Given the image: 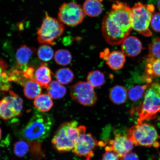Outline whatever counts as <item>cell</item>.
<instances>
[{
  "label": "cell",
  "instance_id": "15",
  "mask_svg": "<svg viewBox=\"0 0 160 160\" xmlns=\"http://www.w3.org/2000/svg\"><path fill=\"white\" fill-rule=\"evenodd\" d=\"M103 59L110 68L115 71L122 68L126 61L125 55L119 51L112 52Z\"/></svg>",
  "mask_w": 160,
  "mask_h": 160
},
{
  "label": "cell",
  "instance_id": "34",
  "mask_svg": "<svg viewBox=\"0 0 160 160\" xmlns=\"http://www.w3.org/2000/svg\"><path fill=\"white\" fill-rule=\"evenodd\" d=\"M122 160H139L137 154L133 152H129L122 158Z\"/></svg>",
  "mask_w": 160,
  "mask_h": 160
},
{
  "label": "cell",
  "instance_id": "33",
  "mask_svg": "<svg viewBox=\"0 0 160 160\" xmlns=\"http://www.w3.org/2000/svg\"><path fill=\"white\" fill-rule=\"evenodd\" d=\"M105 151L102 160H119V157L108 146L106 147Z\"/></svg>",
  "mask_w": 160,
  "mask_h": 160
},
{
  "label": "cell",
  "instance_id": "21",
  "mask_svg": "<svg viewBox=\"0 0 160 160\" xmlns=\"http://www.w3.org/2000/svg\"><path fill=\"white\" fill-rule=\"evenodd\" d=\"M34 104L39 111L45 112L49 111L53 106L52 98L47 94L40 95L35 99Z\"/></svg>",
  "mask_w": 160,
  "mask_h": 160
},
{
  "label": "cell",
  "instance_id": "19",
  "mask_svg": "<svg viewBox=\"0 0 160 160\" xmlns=\"http://www.w3.org/2000/svg\"><path fill=\"white\" fill-rule=\"evenodd\" d=\"M83 9L85 14L95 17L102 12L103 7L99 0H87L83 3Z\"/></svg>",
  "mask_w": 160,
  "mask_h": 160
},
{
  "label": "cell",
  "instance_id": "22",
  "mask_svg": "<svg viewBox=\"0 0 160 160\" xmlns=\"http://www.w3.org/2000/svg\"><path fill=\"white\" fill-rule=\"evenodd\" d=\"M47 90L50 97L55 99L62 98L67 93L66 88L57 81H53L50 83Z\"/></svg>",
  "mask_w": 160,
  "mask_h": 160
},
{
  "label": "cell",
  "instance_id": "36",
  "mask_svg": "<svg viewBox=\"0 0 160 160\" xmlns=\"http://www.w3.org/2000/svg\"><path fill=\"white\" fill-rule=\"evenodd\" d=\"M2 136V131L1 128H0V138H1Z\"/></svg>",
  "mask_w": 160,
  "mask_h": 160
},
{
  "label": "cell",
  "instance_id": "3",
  "mask_svg": "<svg viewBox=\"0 0 160 160\" xmlns=\"http://www.w3.org/2000/svg\"><path fill=\"white\" fill-rule=\"evenodd\" d=\"M53 123L51 115L47 113L36 112L21 132L25 140L40 142L48 137Z\"/></svg>",
  "mask_w": 160,
  "mask_h": 160
},
{
  "label": "cell",
  "instance_id": "28",
  "mask_svg": "<svg viewBox=\"0 0 160 160\" xmlns=\"http://www.w3.org/2000/svg\"><path fill=\"white\" fill-rule=\"evenodd\" d=\"M30 141L22 140L18 141L14 146L15 154L19 157H23L28 152L30 149Z\"/></svg>",
  "mask_w": 160,
  "mask_h": 160
},
{
  "label": "cell",
  "instance_id": "24",
  "mask_svg": "<svg viewBox=\"0 0 160 160\" xmlns=\"http://www.w3.org/2000/svg\"><path fill=\"white\" fill-rule=\"evenodd\" d=\"M7 65L0 58V91H8L11 87L8 76L7 72Z\"/></svg>",
  "mask_w": 160,
  "mask_h": 160
},
{
  "label": "cell",
  "instance_id": "12",
  "mask_svg": "<svg viewBox=\"0 0 160 160\" xmlns=\"http://www.w3.org/2000/svg\"><path fill=\"white\" fill-rule=\"evenodd\" d=\"M109 149L117 154L120 158L131 152L134 144L127 136L116 134L114 138L109 141Z\"/></svg>",
  "mask_w": 160,
  "mask_h": 160
},
{
  "label": "cell",
  "instance_id": "2",
  "mask_svg": "<svg viewBox=\"0 0 160 160\" xmlns=\"http://www.w3.org/2000/svg\"><path fill=\"white\" fill-rule=\"evenodd\" d=\"M86 132L85 126H79L77 121L67 122L60 126L52 139V143L58 151H69L73 150L79 136Z\"/></svg>",
  "mask_w": 160,
  "mask_h": 160
},
{
  "label": "cell",
  "instance_id": "11",
  "mask_svg": "<svg viewBox=\"0 0 160 160\" xmlns=\"http://www.w3.org/2000/svg\"><path fill=\"white\" fill-rule=\"evenodd\" d=\"M105 145L103 142H98L91 133L85 132L79 136L73 151L78 157H84L86 160H91L94 155L95 148L98 145Z\"/></svg>",
  "mask_w": 160,
  "mask_h": 160
},
{
  "label": "cell",
  "instance_id": "14",
  "mask_svg": "<svg viewBox=\"0 0 160 160\" xmlns=\"http://www.w3.org/2000/svg\"><path fill=\"white\" fill-rule=\"evenodd\" d=\"M36 50L26 45L21 46L16 54V67L17 69L22 71L27 69L28 64L31 58L35 52Z\"/></svg>",
  "mask_w": 160,
  "mask_h": 160
},
{
  "label": "cell",
  "instance_id": "5",
  "mask_svg": "<svg viewBox=\"0 0 160 160\" xmlns=\"http://www.w3.org/2000/svg\"><path fill=\"white\" fill-rule=\"evenodd\" d=\"M142 121L155 119L160 112V84L152 83L146 91L142 104L137 108Z\"/></svg>",
  "mask_w": 160,
  "mask_h": 160
},
{
  "label": "cell",
  "instance_id": "17",
  "mask_svg": "<svg viewBox=\"0 0 160 160\" xmlns=\"http://www.w3.org/2000/svg\"><path fill=\"white\" fill-rule=\"evenodd\" d=\"M160 77V59L148 58L143 79L146 82L152 83L153 78Z\"/></svg>",
  "mask_w": 160,
  "mask_h": 160
},
{
  "label": "cell",
  "instance_id": "1",
  "mask_svg": "<svg viewBox=\"0 0 160 160\" xmlns=\"http://www.w3.org/2000/svg\"><path fill=\"white\" fill-rule=\"evenodd\" d=\"M132 29L131 8L127 3L114 2L102 22V33L106 41L111 45L121 44Z\"/></svg>",
  "mask_w": 160,
  "mask_h": 160
},
{
  "label": "cell",
  "instance_id": "20",
  "mask_svg": "<svg viewBox=\"0 0 160 160\" xmlns=\"http://www.w3.org/2000/svg\"><path fill=\"white\" fill-rule=\"evenodd\" d=\"M23 86L24 93L28 98L35 99L41 94V87L35 80H29Z\"/></svg>",
  "mask_w": 160,
  "mask_h": 160
},
{
  "label": "cell",
  "instance_id": "32",
  "mask_svg": "<svg viewBox=\"0 0 160 160\" xmlns=\"http://www.w3.org/2000/svg\"><path fill=\"white\" fill-rule=\"evenodd\" d=\"M151 25L154 31L160 32V12L153 13L152 17Z\"/></svg>",
  "mask_w": 160,
  "mask_h": 160
},
{
  "label": "cell",
  "instance_id": "9",
  "mask_svg": "<svg viewBox=\"0 0 160 160\" xmlns=\"http://www.w3.org/2000/svg\"><path fill=\"white\" fill-rule=\"evenodd\" d=\"M85 14L81 5L74 2H70L64 3L61 6L58 17L62 23L75 27L82 22Z\"/></svg>",
  "mask_w": 160,
  "mask_h": 160
},
{
  "label": "cell",
  "instance_id": "26",
  "mask_svg": "<svg viewBox=\"0 0 160 160\" xmlns=\"http://www.w3.org/2000/svg\"><path fill=\"white\" fill-rule=\"evenodd\" d=\"M56 78L62 85L68 84L73 81L74 75L72 70L67 68L59 69L55 73Z\"/></svg>",
  "mask_w": 160,
  "mask_h": 160
},
{
  "label": "cell",
  "instance_id": "31",
  "mask_svg": "<svg viewBox=\"0 0 160 160\" xmlns=\"http://www.w3.org/2000/svg\"><path fill=\"white\" fill-rule=\"evenodd\" d=\"M148 58L160 59V38L153 40L149 45Z\"/></svg>",
  "mask_w": 160,
  "mask_h": 160
},
{
  "label": "cell",
  "instance_id": "23",
  "mask_svg": "<svg viewBox=\"0 0 160 160\" xmlns=\"http://www.w3.org/2000/svg\"><path fill=\"white\" fill-rule=\"evenodd\" d=\"M152 83H147L142 85H137L132 87L128 91V97L132 101H139L145 95L146 91Z\"/></svg>",
  "mask_w": 160,
  "mask_h": 160
},
{
  "label": "cell",
  "instance_id": "29",
  "mask_svg": "<svg viewBox=\"0 0 160 160\" xmlns=\"http://www.w3.org/2000/svg\"><path fill=\"white\" fill-rule=\"evenodd\" d=\"M37 54L40 59L43 61L48 62L52 59L54 52L50 46L42 45L38 49Z\"/></svg>",
  "mask_w": 160,
  "mask_h": 160
},
{
  "label": "cell",
  "instance_id": "35",
  "mask_svg": "<svg viewBox=\"0 0 160 160\" xmlns=\"http://www.w3.org/2000/svg\"><path fill=\"white\" fill-rule=\"evenodd\" d=\"M157 7L160 12V0H158L157 2Z\"/></svg>",
  "mask_w": 160,
  "mask_h": 160
},
{
  "label": "cell",
  "instance_id": "13",
  "mask_svg": "<svg viewBox=\"0 0 160 160\" xmlns=\"http://www.w3.org/2000/svg\"><path fill=\"white\" fill-rule=\"evenodd\" d=\"M142 49L141 42L134 36H128L121 43L122 52L127 57H136L141 53Z\"/></svg>",
  "mask_w": 160,
  "mask_h": 160
},
{
  "label": "cell",
  "instance_id": "38",
  "mask_svg": "<svg viewBox=\"0 0 160 160\" xmlns=\"http://www.w3.org/2000/svg\"><path fill=\"white\" fill-rule=\"evenodd\" d=\"M99 1H102V0H99Z\"/></svg>",
  "mask_w": 160,
  "mask_h": 160
},
{
  "label": "cell",
  "instance_id": "16",
  "mask_svg": "<svg viewBox=\"0 0 160 160\" xmlns=\"http://www.w3.org/2000/svg\"><path fill=\"white\" fill-rule=\"evenodd\" d=\"M52 72L45 63H41L34 73L35 81L43 88H48L52 79Z\"/></svg>",
  "mask_w": 160,
  "mask_h": 160
},
{
  "label": "cell",
  "instance_id": "27",
  "mask_svg": "<svg viewBox=\"0 0 160 160\" xmlns=\"http://www.w3.org/2000/svg\"><path fill=\"white\" fill-rule=\"evenodd\" d=\"M55 60L58 64L67 66L71 63L72 56L71 53L66 49H60L56 52Z\"/></svg>",
  "mask_w": 160,
  "mask_h": 160
},
{
  "label": "cell",
  "instance_id": "25",
  "mask_svg": "<svg viewBox=\"0 0 160 160\" xmlns=\"http://www.w3.org/2000/svg\"><path fill=\"white\" fill-rule=\"evenodd\" d=\"M87 82L94 88L101 87L105 82V76L102 72L94 70L89 72L87 77Z\"/></svg>",
  "mask_w": 160,
  "mask_h": 160
},
{
  "label": "cell",
  "instance_id": "6",
  "mask_svg": "<svg viewBox=\"0 0 160 160\" xmlns=\"http://www.w3.org/2000/svg\"><path fill=\"white\" fill-rule=\"evenodd\" d=\"M154 11L152 5H144L140 2L136 3L131 8L132 29L143 36L151 37L152 33L149 27Z\"/></svg>",
  "mask_w": 160,
  "mask_h": 160
},
{
  "label": "cell",
  "instance_id": "30",
  "mask_svg": "<svg viewBox=\"0 0 160 160\" xmlns=\"http://www.w3.org/2000/svg\"><path fill=\"white\" fill-rule=\"evenodd\" d=\"M8 75L10 82H15L23 86L27 81L26 80L27 79L24 75L23 71L17 69H12L8 73Z\"/></svg>",
  "mask_w": 160,
  "mask_h": 160
},
{
  "label": "cell",
  "instance_id": "4",
  "mask_svg": "<svg viewBox=\"0 0 160 160\" xmlns=\"http://www.w3.org/2000/svg\"><path fill=\"white\" fill-rule=\"evenodd\" d=\"M127 137L134 145L146 147H160V136L151 124L143 122L138 119L137 123L129 128Z\"/></svg>",
  "mask_w": 160,
  "mask_h": 160
},
{
  "label": "cell",
  "instance_id": "18",
  "mask_svg": "<svg viewBox=\"0 0 160 160\" xmlns=\"http://www.w3.org/2000/svg\"><path fill=\"white\" fill-rule=\"evenodd\" d=\"M109 97L110 100L115 104H122L128 99L127 90L123 86H115L110 90Z\"/></svg>",
  "mask_w": 160,
  "mask_h": 160
},
{
  "label": "cell",
  "instance_id": "37",
  "mask_svg": "<svg viewBox=\"0 0 160 160\" xmlns=\"http://www.w3.org/2000/svg\"><path fill=\"white\" fill-rule=\"evenodd\" d=\"M158 120H159V121H160V117L159 118H158Z\"/></svg>",
  "mask_w": 160,
  "mask_h": 160
},
{
  "label": "cell",
  "instance_id": "8",
  "mask_svg": "<svg viewBox=\"0 0 160 160\" xmlns=\"http://www.w3.org/2000/svg\"><path fill=\"white\" fill-rule=\"evenodd\" d=\"M70 96L74 101L87 107L95 105L97 101L94 88L87 82L79 81L72 86Z\"/></svg>",
  "mask_w": 160,
  "mask_h": 160
},
{
  "label": "cell",
  "instance_id": "7",
  "mask_svg": "<svg viewBox=\"0 0 160 160\" xmlns=\"http://www.w3.org/2000/svg\"><path fill=\"white\" fill-rule=\"evenodd\" d=\"M65 28L63 23L46 13L41 27L38 30L37 39L42 45H55V40L62 34Z\"/></svg>",
  "mask_w": 160,
  "mask_h": 160
},
{
  "label": "cell",
  "instance_id": "10",
  "mask_svg": "<svg viewBox=\"0 0 160 160\" xmlns=\"http://www.w3.org/2000/svg\"><path fill=\"white\" fill-rule=\"evenodd\" d=\"M0 101V118L8 120L21 114L23 108L22 99L12 91Z\"/></svg>",
  "mask_w": 160,
  "mask_h": 160
}]
</instances>
